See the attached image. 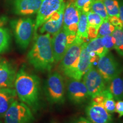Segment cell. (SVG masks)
<instances>
[{"label": "cell", "mask_w": 123, "mask_h": 123, "mask_svg": "<svg viewBox=\"0 0 123 123\" xmlns=\"http://www.w3.org/2000/svg\"><path fill=\"white\" fill-rule=\"evenodd\" d=\"M14 87L21 102L34 110L37 108L40 80L37 75L29 72L24 66L21 67L16 74Z\"/></svg>", "instance_id": "obj_1"}, {"label": "cell", "mask_w": 123, "mask_h": 123, "mask_svg": "<svg viewBox=\"0 0 123 123\" xmlns=\"http://www.w3.org/2000/svg\"><path fill=\"white\" fill-rule=\"evenodd\" d=\"M27 59L36 70L50 71L55 61L50 34L35 35L34 42L27 54Z\"/></svg>", "instance_id": "obj_2"}, {"label": "cell", "mask_w": 123, "mask_h": 123, "mask_svg": "<svg viewBox=\"0 0 123 123\" xmlns=\"http://www.w3.org/2000/svg\"><path fill=\"white\" fill-rule=\"evenodd\" d=\"M84 41L76 36L75 41L69 46L61 60L60 68L66 76L74 79L81 53V45Z\"/></svg>", "instance_id": "obj_3"}, {"label": "cell", "mask_w": 123, "mask_h": 123, "mask_svg": "<svg viewBox=\"0 0 123 123\" xmlns=\"http://www.w3.org/2000/svg\"><path fill=\"white\" fill-rule=\"evenodd\" d=\"M10 25L17 43L21 49H27L34 33V21L30 18H21L12 21Z\"/></svg>", "instance_id": "obj_4"}, {"label": "cell", "mask_w": 123, "mask_h": 123, "mask_svg": "<svg viewBox=\"0 0 123 123\" xmlns=\"http://www.w3.org/2000/svg\"><path fill=\"white\" fill-rule=\"evenodd\" d=\"M65 86L64 80L58 72L49 75L45 85V93L49 102L52 104H62L64 101Z\"/></svg>", "instance_id": "obj_5"}, {"label": "cell", "mask_w": 123, "mask_h": 123, "mask_svg": "<svg viewBox=\"0 0 123 123\" xmlns=\"http://www.w3.org/2000/svg\"><path fill=\"white\" fill-rule=\"evenodd\" d=\"M4 117L5 123H32L34 120L30 107L17 100L10 105Z\"/></svg>", "instance_id": "obj_6"}, {"label": "cell", "mask_w": 123, "mask_h": 123, "mask_svg": "<svg viewBox=\"0 0 123 123\" xmlns=\"http://www.w3.org/2000/svg\"><path fill=\"white\" fill-rule=\"evenodd\" d=\"M97 70L107 82L120 75L123 70L120 64L109 52L99 58L97 64Z\"/></svg>", "instance_id": "obj_7"}, {"label": "cell", "mask_w": 123, "mask_h": 123, "mask_svg": "<svg viewBox=\"0 0 123 123\" xmlns=\"http://www.w3.org/2000/svg\"><path fill=\"white\" fill-rule=\"evenodd\" d=\"M76 35L70 34L62 28L51 38V44L55 63L61 61L66 51L76 38Z\"/></svg>", "instance_id": "obj_8"}, {"label": "cell", "mask_w": 123, "mask_h": 123, "mask_svg": "<svg viewBox=\"0 0 123 123\" xmlns=\"http://www.w3.org/2000/svg\"><path fill=\"white\" fill-rule=\"evenodd\" d=\"M106 81L93 66L83 76V83L87 87L89 96L92 98L105 90Z\"/></svg>", "instance_id": "obj_9"}, {"label": "cell", "mask_w": 123, "mask_h": 123, "mask_svg": "<svg viewBox=\"0 0 123 123\" xmlns=\"http://www.w3.org/2000/svg\"><path fill=\"white\" fill-rule=\"evenodd\" d=\"M64 2L63 0H43L37 12L35 22L34 34L37 31L53 14L61 8Z\"/></svg>", "instance_id": "obj_10"}, {"label": "cell", "mask_w": 123, "mask_h": 123, "mask_svg": "<svg viewBox=\"0 0 123 123\" xmlns=\"http://www.w3.org/2000/svg\"><path fill=\"white\" fill-rule=\"evenodd\" d=\"M67 93L70 100L77 104L83 103L90 97L88 90L84 83L74 79L68 81Z\"/></svg>", "instance_id": "obj_11"}, {"label": "cell", "mask_w": 123, "mask_h": 123, "mask_svg": "<svg viewBox=\"0 0 123 123\" xmlns=\"http://www.w3.org/2000/svg\"><path fill=\"white\" fill-rule=\"evenodd\" d=\"M66 4L64 2L59 10L54 12L40 27L41 33H49L54 35L62 28L63 14Z\"/></svg>", "instance_id": "obj_12"}, {"label": "cell", "mask_w": 123, "mask_h": 123, "mask_svg": "<svg viewBox=\"0 0 123 123\" xmlns=\"http://www.w3.org/2000/svg\"><path fill=\"white\" fill-rule=\"evenodd\" d=\"M79 19V10L75 6L74 3H70L66 5L62 27L67 33L76 35Z\"/></svg>", "instance_id": "obj_13"}, {"label": "cell", "mask_w": 123, "mask_h": 123, "mask_svg": "<svg viewBox=\"0 0 123 123\" xmlns=\"http://www.w3.org/2000/svg\"><path fill=\"white\" fill-rule=\"evenodd\" d=\"M87 119L92 123H113L112 115L103 106L91 102L86 109Z\"/></svg>", "instance_id": "obj_14"}, {"label": "cell", "mask_w": 123, "mask_h": 123, "mask_svg": "<svg viewBox=\"0 0 123 123\" xmlns=\"http://www.w3.org/2000/svg\"><path fill=\"white\" fill-rule=\"evenodd\" d=\"M43 0H13V12L18 15H33L39 10Z\"/></svg>", "instance_id": "obj_15"}, {"label": "cell", "mask_w": 123, "mask_h": 123, "mask_svg": "<svg viewBox=\"0 0 123 123\" xmlns=\"http://www.w3.org/2000/svg\"><path fill=\"white\" fill-rule=\"evenodd\" d=\"M16 71L7 62L0 61V88H13Z\"/></svg>", "instance_id": "obj_16"}, {"label": "cell", "mask_w": 123, "mask_h": 123, "mask_svg": "<svg viewBox=\"0 0 123 123\" xmlns=\"http://www.w3.org/2000/svg\"><path fill=\"white\" fill-rule=\"evenodd\" d=\"M17 95L13 88H0V118L4 117L12 103L17 100Z\"/></svg>", "instance_id": "obj_17"}, {"label": "cell", "mask_w": 123, "mask_h": 123, "mask_svg": "<svg viewBox=\"0 0 123 123\" xmlns=\"http://www.w3.org/2000/svg\"><path fill=\"white\" fill-rule=\"evenodd\" d=\"M87 43L84 42L81 45L79 63L74 79L80 80L84 75L92 67L91 63L90 54L86 49Z\"/></svg>", "instance_id": "obj_18"}, {"label": "cell", "mask_w": 123, "mask_h": 123, "mask_svg": "<svg viewBox=\"0 0 123 123\" xmlns=\"http://www.w3.org/2000/svg\"><path fill=\"white\" fill-rule=\"evenodd\" d=\"M107 89L116 100H123V77L118 75L108 81Z\"/></svg>", "instance_id": "obj_19"}, {"label": "cell", "mask_w": 123, "mask_h": 123, "mask_svg": "<svg viewBox=\"0 0 123 123\" xmlns=\"http://www.w3.org/2000/svg\"><path fill=\"white\" fill-rule=\"evenodd\" d=\"M88 24L87 19V13L79 11V19L78 25L76 36L83 40L84 42L87 43L90 41L87 35V29Z\"/></svg>", "instance_id": "obj_20"}, {"label": "cell", "mask_w": 123, "mask_h": 123, "mask_svg": "<svg viewBox=\"0 0 123 123\" xmlns=\"http://www.w3.org/2000/svg\"><path fill=\"white\" fill-rule=\"evenodd\" d=\"M86 49L88 52H94L99 57L107 54L109 52L103 44L101 37H97L95 39L90 40V42L87 43Z\"/></svg>", "instance_id": "obj_21"}, {"label": "cell", "mask_w": 123, "mask_h": 123, "mask_svg": "<svg viewBox=\"0 0 123 123\" xmlns=\"http://www.w3.org/2000/svg\"><path fill=\"white\" fill-rule=\"evenodd\" d=\"M90 10L99 15L103 20L108 19L109 16L103 0H93Z\"/></svg>", "instance_id": "obj_22"}, {"label": "cell", "mask_w": 123, "mask_h": 123, "mask_svg": "<svg viewBox=\"0 0 123 123\" xmlns=\"http://www.w3.org/2000/svg\"><path fill=\"white\" fill-rule=\"evenodd\" d=\"M10 35L6 28L0 27V54L8 50L10 43Z\"/></svg>", "instance_id": "obj_23"}, {"label": "cell", "mask_w": 123, "mask_h": 123, "mask_svg": "<svg viewBox=\"0 0 123 123\" xmlns=\"http://www.w3.org/2000/svg\"><path fill=\"white\" fill-rule=\"evenodd\" d=\"M109 17H119V5L118 0H103Z\"/></svg>", "instance_id": "obj_24"}, {"label": "cell", "mask_w": 123, "mask_h": 123, "mask_svg": "<svg viewBox=\"0 0 123 123\" xmlns=\"http://www.w3.org/2000/svg\"><path fill=\"white\" fill-rule=\"evenodd\" d=\"M112 35L115 39L114 49L120 55L123 56V29H115Z\"/></svg>", "instance_id": "obj_25"}, {"label": "cell", "mask_w": 123, "mask_h": 123, "mask_svg": "<svg viewBox=\"0 0 123 123\" xmlns=\"http://www.w3.org/2000/svg\"><path fill=\"white\" fill-rule=\"evenodd\" d=\"M115 30V27L110 24L108 20H104L99 28L98 37H103L105 35H112Z\"/></svg>", "instance_id": "obj_26"}, {"label": "cell", "mask_w": 123, "mask_h": 123, "mask_svg": "<svg viewBox=\"0 0 123 123\" xmlns=\"http://www.w3.org/2000/svg\"><path fill=\"white\" fill-rule=\"evenodd\" d=\"M87 19H88V25L94 26L99 28L104 21L99 15L91 10L87 13Z\"/></svg>", "instance_id": "obj_27"}, {"label": "cell", "mask_w": 123, "mask_h": 123, "mask_svg": "<svg viewBox=\"0 0 123 123\" xmlns=\"http://www.w3.org/2000/svg\"><path fill=\"white\" fill-rule=\"evenodd\" d=\"M93 0H75V5L78 10L88 13L91 10V6Z\"/></svg>", "instance_id": "obj_28"}, {"label": "cell", "mask_w": 123, "mask_h": 123, "mask_svg": "<svg viewBox=\"0 0 123 123\" xmlns=\"http://www.w3.org/2000/svg\"><path fill=\"white\" fill-rule=\"evenodd\" d=\"M101 38L103 44L108 51L111 49H114L115 39L112 35H105Z\"/></svg>", "instance_id": "obj_29"}, {"label": "cell", "mask_w": 123, "mask_h": 123, "mask_svg": "<svg viewBox=\"0 0 123 123\" xmlns=\"http://www.w3.org/2000/svg\"><path fill=\"white\" fill-rule=\"evenodd\" d=\"M115 105H116V103L114 99L112 98H108L104 100L103 106L104 109L111 114L115 112V110H116Z\"/></svg>", "instance_id": "obj_30"}, {"label": "cell", "mask_w": 123, "mask_h": 123, "mask_svg": "<svg viewBox=\"0 0 123 123\" xmlns=\"http://www.w3.org/2000/svg\"><path fill=\"white\" fill-rule=\"evenodd\" d=\"M108 21L117 29H123V23L119 17L112 16L109 17Z\"/></svg>", "instance_id": "obj_31"}, {"label": "cell", "mask_w": 123, "mask_h": 123, "mask_svg": "<svg viewBox=\"0 0 123 123\" xmlns=\"http://www.w3.org/2000/svg\"><path fill=\"white\" fill-rule=\"evenodd\" d=\"M98 31H99V27L94 26L88 25L87 29V35H88V39L92 40L98 37Z\"/></svg>", "instance_id": "obj_32"}, {"label": "cell", "mask_w": 123, "mask_h": 123, "mask_svg": "<svg viewBox=\"0 0 123 123\" xmlns=\"http://www.w3.org/2000/svg\"><path fill=\"white\" fill-rule=\"evenodd\" d=\"M116 110L115 112H117L119 115V117L123 116V100H118L116 103L115 105Z\"/></svg>", "instance_id": "obj_33"}, {"label": "cell", "mask_w": 123, "mask_h": 123, "mask_svg": "<svg viewBox=\"0 0 123 123\" xmlns=\"http://www.w3.org/2000/svg\"><path fill=\"white\" fill-rule=\"evenodd\" d=\"M71 123H92L88 119H86L83 117H80L78 119L74 120L73 122Z\"/></svg>", "instance_id": "obj_34"}, {"label": "cell", "mask_w": 123, "mask_h": 123, "mask_svg": "<svg viewBox=\"0 0 123 123\" xmlns=\"http://www.w3.org/2000/svg\"><path fill=\"white\" fill-rule=\"evenodd\" d=\"M119 5V17L123 23V0H118Z\"/></svg>", "instance_id": "obj_35"}, {"label": "cell", "mask_w": 123, "mask_h": 123, "mask_svg": "<svg viewBox=\"0 0 123 123\" xmlns=\"http://www.w3.org/2000/svg\"><path fill=\"white\" fill-rule=\"evenodd\" d=\"M7 21V18L6 17H0V27H3Z\"/></svg>", "instance_id": "obj_36"}]
</instances>
